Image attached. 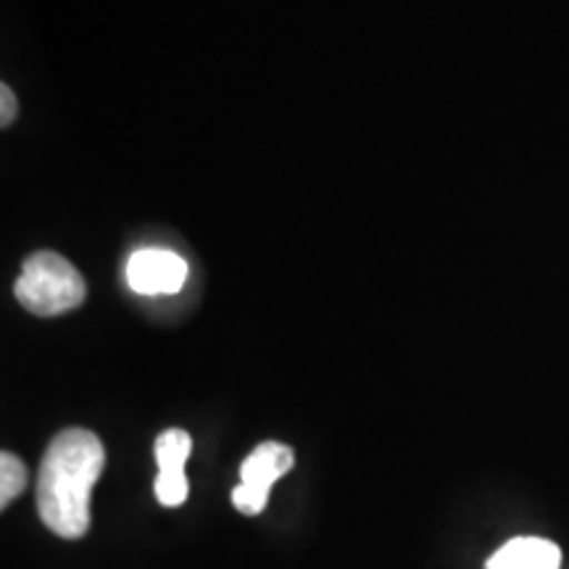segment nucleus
<instances>
[{
	"instance_id": "obj_1",
	"label": "nucleus",
	"mask_w": 569,
	"mask_h": 569,
	"mask_svg": "<svg viewBox=\"0 0 569 569\" xmlns=\"http://www.w3.org/2000/svg\"><path fill=\"white\" fill-rule=\"evenodd\" d=\"M106 465L96 432L69 427L48 446L38 472V511L59 538L74 540L90 530V496Z\"/></svg>"
},
{
	"instance_id": "obj_2",
	"label": "nucleus",
	"mask_w": 569,
	"mask_h": 569,
	"mask_svg": "<svg viewBox=\"0 0 569 569\" xmlns=\"http://www.w3.org/2000/svg\"><path fill=\"white\" fill-rule=\"evenodd\" d=\"M17 301L38 317H59L77 309L88 296V284L71 261L61 253L38 251L24 261L17 288Z\"/></svg>"
},
{
	"instance_id": "obj_3",
	"label": "nucleus",
	"mask_w": 569,
	"mask_h": 569,
	"mask_svg": "<svg viewBox=\"0 0 569 569\" xmlns=\"http://www.w3.org/2000/svg\"><path fill=\"white\" fill-rule=\"evenodd\" d=\"M293 448L284 443H267L256 446L248 459L240 467V486L232 490V503L240 515L256 517L267 509L269 490L282 475H288L293 469Z\"/></svg>"
},
{
	"instance_id": "obj_4",
	"label": "nucleus",
	"mask_w": 569,
	"mask_h": 569,
	"mask_svg": "<svg viewBox=\"0 0 569 569\" xmlns=\"http://www.w3.org/2000/svg\"><path fill=\"white\" fill-rule=\"evenodd\" d=\"M156 461H159V478H156V498L167 509L182 507L188 501L190 486L184 478V465H188L190 451H193V438L180 427L163 430L156 438Z\"/></svg>"
},
{
	"instance_id": "obj_5",
	"label": "nucleus",
	"mask_w": 569,
	"mask_h": 569,
	"mask_svg": "<svg viewBox=\"0 0 569 569\" xmlns=\"http://www.w3.org/2000/svg\"><path fill=\"white\" fill-rule=\"evenodd\" d=\"M188 277V264L182 256L167 248H142L127 261V282L134 293L163 296L177 293Z\"/></svg>"
},
{
	"instance_id": "obj_6",
	"label": "nucleus",
	"mask_w": 569,
	"mask_h": 569,
	"mask_svg": "<svg viewBox=\"0 0 569 569\" xmlns=\"http://www.w3.org/2000/svg\"><path fill=\"white\" fill-rule=\"evenodd\" d=\"M486 569H561V549L549 538H511L488 559Z\"/></svg>"
},
{
	"instance_id": "obj_7",
	"label": "nucleus",
	"mask_w": 569,
	"mask_h": 569,
	"mask_svg": "<svg viewBox=\"0 0 569 569\" xmlns=\"http://www.w3.org/2000/svg\"><path fill=\"white\" fill-rule=\"evenodd\" d=\"M27 480H30V475H27L21 459L9 451L0 453V507H9L11 501H17L24 493Z\"/></svg>"
},
{
	"instance_id": "obj_8",
	"label": "nucleus",
	"mask_w": 569,
	"mask_h": 569,
	"mask_svg": "<svg viewBox=\"0 0 569 569\" xmlns=\"http://www.w3.org/2000/svg\"><path fill=\"white\" fill-rule=\"evenodd\" d=\"M17 119V96H13L9 84L0 88V124L9 127Z\"/></svg>"
}]
</instances>
